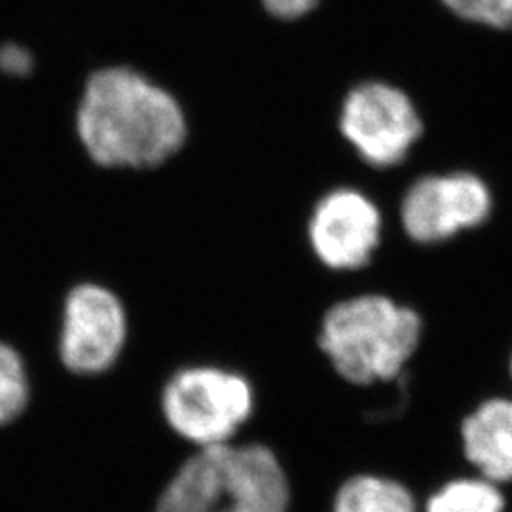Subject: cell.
<instances>
[{"label":"cell","mask_w":512,"mask_h":512,"mask_svg":"<svg viewBox=\"0 0 512 512\" xmlns=\"http://www.w3.org/2000/svg\"><path fill=\"white\" fill-rule=\"evenodd\" d=\"M78 135L95 164L148 169L186 139L183 109L171 93L124 67L93 74L78 109Z\"/></svg>","instance_id":"obj_1"},{"label":"cell","mask_w":512,"mask_h":512,"mask_svg":"<svg viewBox=\"0 0 512 512\" xmlns=\"http://www.w3.org/2000/svg\"><path fill=\"white\" fill-rule=\"evenodd\" d=\"M420 313L382 294H361L330 308L319 346L349 384L395 382L420 346Z\"/></svg>","instance_id":"obj_2"},{"label":"cell","mask_w":512,"mask_h":512,"mask_svg":"<svg viewBox=\"0 0 512 512\" xmlns=\"http://www.w3.org/2000/svg\"><path fill=\"white\" fill-rule=\"evenodd\" d=\"M255 412V389L234 370L196 365L175 372L162 391L167 425L198 448L230 444Z\"/></svg>","instance_id":"obj_3"},{"label":"cell","mask_w":512,"mask_h":512,"mask_svg":"<svg viewBox=\"0 0 512 512\" xmlns=\"http://www.w3.org/2000/svg\"><path fill=\"white\" fill-rule=\"evenodd\" d=\"M340 131L361 160L385 169L403 164L423 133L412 99L385 82L353 88L340 112Z\"/></svg>","instance_id":"obj_4"},{"label":"cell","mask_w":512,"mask_h":512,"mask_svg":"<svg viewBox=\"0 0 512 512\" xmlns=\"http://www.w3.org/2000/svg\"><path fill=\"white\" fill-rule=\"evenodd\" d=\"M128 313L107 287L82 283L63 304L59 357L78 376H97L118 363L128 342Z\"/></svg>","instance_id":"obj_5"},{"label":"cell","mask_w":512,"mask_h":512,"mask_svg":"<svg viewBox=\"0 0 512 512\" xmlns=\"http://www.w3.org/2000/svg\"><path fill=\"white\" fill-rule=\"evenodd\" d=\"M492 209L494 196L488 184L473 173L427 175L406 190L401 224L412 241L431 245L482 226Z\"/></svg>","instance_id":"obj_6"},{"label":"cell","mask_w":512,"mask_h":512,"mask_svg":"<svg viewBox=\"0 0 512 512\" xmlns=\"http://www.w3.org/2000/svg\"><path fill=\"white\" fill-rule=\"evenodd\" d=\"M308 239L313 255L330 270H361L380 245L382 213L363 192L336 188L315 203Z\"/></svg>","instance_id":"obj_7"},{"label":"cell","mask_w":512,"mask_h":512,"mask_svg":"<svg viewBox=\"0 0 512 512\" xmlns=\"http://www.w3.org/2000/svg\"><path fill=\"white\" fill-rule=\"evenodd\" d=\"M289 507V478L274 450L264 444H230L211 512H289Z\"/></svg>","instance_id":"obj_8"},{"label":"cell","mask_w":512,"mask_h":512,"mask_svg":"<svg viewBox=\"0 0 512 512\" xmlns=\"http://www.w3.org/2000/svg\"><path fill=\"white\" fill-rule=\"evenodd\" d=\"M465 459L478 476L495 482H512V399H488L461 423Z\"/></svg>","instance_id":"obj_9"},{"label":"cell","mask_w":512,"mask_h":512,"mask_svg":"<svg viewBox=\"0 0 512 512\" xmlns=\"http://www.w3.org/2000/svg\"><path fill=\"white\" fill-rule=\"evenodd\" d=\"M230 444L198 448L165 484L154 512H211L226 473Z\"/></svg>","instance_id":"obj_10"},{"label":"cell","mask_w":512,"mask_h":512,"mask_svg":"<svg viewBox=\"0 0 512 512\" xmlns=\"http://www.w3.org/2000/svg\"><path fill=\"white\" fill-rule=\"evenodd\" d=\"M332 512H418V503L412 492L393 478L357 475L340 486Z\"/></svg>","instance_id":"obj_11"},{"label":"cell","mask_w":512,"mask_h":512,"mask_svg":"<svg viewBox=\"0 0 512 512\" xmlns=\"http://www.w3.org/2000/svg\"><path fill=\"white\" fill-rule=\"evenodd\" d=\"M507 499L499 484L482 476L458 478L429 497L425 512H505Z\"/></svg>","instance_id":"obj_12"},{"label":"cell","mask_w":512,"mask_h":512,"mask_svg":"<svg viewBox=\"0 0 512 512\" xmlns=\"http://www.w3.org/2000/svg\"><path fill=\"white\" fill-rule=\"evenodd\" d=\"M31 399L29 370L16 348L0 342V427L18 420Z\"/></svg>","instance_id":"obj_13"},{"label":"cell","mask_w":512,"mask_h":512,"mask_svg":"<svg viewBox=\"0 0 512 512\" xmlns=\"http://www.w3.org/2000/svg\"><path fill=\"white\" fill-rule=\"evenodd\" d=\"M452 14L497 31L512 27V0H440Z\"/></svg>","instance_id":"obj_14"},{"label":"cell","mask_w":512,"mask_h":512,"mask_svg":"<svg viewBox=\"0 0 512 512\" xmlns=\"http://www.w3.org/2000/svg\"><path fill=\"white\" fill-rule=\"evenodd\" d=\"M262 4L270 16L291 21L308 16L317 8L319 0H262Z\"/></svg>","instance_id":"obj_15"},{"label":"cell","mask_w":512,"mask_h":512,"mask_svg":"<svg viewBox=\"0 0 512 512\" xmlns=\"http://www.w3.org/2000/svg\"><path fill=\"white\" fill-rule=\"evenodd\" d=\"M31 67H33V57L25 48L14 46V44L0 48V69L4 73L23 76L31 71Z\"/></svg>","instance_id":"obj_16"},{"label":"cell","mask_w":512,"mask_h":512,"mask_svg":"<svg viewBox=\"0 0 512 512\" xmlns=\"http://www.w3.org/2000/svg\"><path fill=\"white\" fill-rule=\"evenodd\" d=\"M509 372H511V378H512V353H511V359H509Z\"/></svg>","instance_id":"obj_17"}]
</instances>
